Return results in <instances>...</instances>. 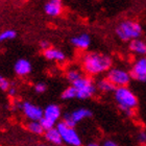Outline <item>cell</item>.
Returning <instances> with one entry per match:
<instances>
[{
	"label": "cell",
	"instance_id": "cell-1",
	"mask_svg": "<svg viewBox=\"0 0 146 146\" xmlns=\"http://www.w3.org/2000/svg\"><path fill=\"white\" fill-rule=\"evenodd\" d=\"M113 60L109 54L101 52H87L82 58V69L87 76H98L112 68Z\"/></svg>",
	"mask_w": 146,
	"mask_h": 146
},
{
	"label": "cell",
	"instance_id": "cell-2",
	"mask_svg": "<svg viewBox=\"0 0 146 146\" xmlns=\"http://www.w3.org/2000/svg\"><path fill=\"white\" fill-rule=\"evenodd\" d=\"M113 95L117 107L124 115L129 117L134 114L135 109L138 107L139 100L133 90H131L128 87H120L115 89Z\"/></svg>",
	"mask_w": 146,
	"mask_h": 146
},
{
	"label": "cell",
	"instance_id": "cell-3",
	"mask_svg": "<svg viewBox=\"0 0 146 146\" xmlns=\"http://www.w3.org/2000/svg\"><path fill=\"white\" fill-rule=\"evenodd\" d=\"M116 36L123 42H131L133 40L141 39L143 28L139 22L134 20L121 21L115 28Z\"/></svg>",
	"mask_w": 146,
	"mask_h": 146
},
{
	"label": "cell",
	"instance_id": "cell-4",
	"mask_svg": "<svg viewBox=\"0 0 146 146\" xmlns=\"http://www.w3.org/2000/svg\"><path fill=\"white\" fill-rule=\"evenodd\" d=\"M73 88L75 89L76 92V98L86 100L89 98H92L96 94L97 88L94 80L87 75H82L80 78H78L76 82L71 84Z\"/></svg>",
	"mask_w": 146,
	"mask_h": 146
},
{
	"label": "cell",
	"instance_id": "cell-5",
	"mask_svg": "<svg viewBox=\"0 0 146 146\" xmlns=\"http://www.w3.org/2000/svg\"><path fill=\"white\" fill-rule=\"evenodd\" d=\"M62 116L63 114H62L61 107L56 104H50L43 110V117L40 122L43 128L45 131H48L50 128L56 126V124L62 119Z\"/></svg>",
	"mask_w": 146,
	"mask_h": 146
},
{
	"label": "cell",
	"instance_id": "cell-6",
	"mask_svg": "<svg viewBox=\"0 0 146 146\" xmlns=\"http://www.w3.org/2000/svg\"><path fill=\"white\" fill-rule=\"evenodd\" d=\"M55 128L61 135L63 144H66L67 146H82V140L78 131H76L75 127L69 126L65 124L63 121H60L56 124Z\"/></svg>",
	"mask_w": 146,
	"mask_h": 146
},
{
	"label": "cell",
	"instance_id": "cell-7",
	"mask_svg": "<svg viewBox=\"0 0 146 146\" xmlns=\"http://www.w3.org/2000/svg\"><path fill=\"white\" fill-rule=\"evenodd\" d=\"M107 78L115 86V88H120V87H127L129 85L131 76L129 71L124 68L112 67L107 72Z\"/></svg>",
	"mask_w": 146,
	"mask_h": 146
},
{
	"label": "cell",
	"instance_id": "cell-8",
	"mask_svg": "<svg viewBox=\"0 0 146 146\" xmlns=\"http://www.w3.org/2000/svg\"><path fill=\"white\" fill-rule=\"evenodd\" d=\"M91 116V110L87 109V108H78V109L73 110L72 112L64 114L62 116V121L64 122L65 124L69 125V126L75 127L76 124L82 122L86 119L90 118Z\"/></svg>",
	"mask_w": 146,
	"mask_h": 146
},
{
	"label": "cell",
	"instance_id": "cell-9",
	"mask_svg": "<svg viewBox=\"0 0 146 146\" xmlns=\"http://www.w3.org/2000/svg\"><path fill=\"white\" fill-rule=\"evenodd\" d=\"M19 109L21 110L25 118L29 121H40L43 117V109L31 101H23L19 104Z\"/></svg>",
	"mask_w": 146,
	"mask_h": 146
},
{
	"label": "cell",
	"instance_id": "cell-10",
	"mask_svg": "<svg viewBox=\"0 0 146 146\" xmlns=\"http://www.w3.org/2000/svg\"><path fill=\"white\" fill-rule=\"evenodd\" d=\"M131 79L139 82H146V56H141L134 62L129 71Z\"/></svg>",
	"mask_w": 146,
	"mask_h": 146
},
{
	"label": "cell",
	"instance_id": "cell-11",
	"mask_svg": "<svg viewBox=\"0 0 146 146\" xmlns=\"http://www.w3.org/2000/svg\"><path fill=\"white\" fill-rule=\"evenodd\" d=\"M43 55L47 61L50 62H55V63H64L67 60L66 53L64 51H62L61 49L54 48V47H49L48 49H46L43 51Z\"/></svg>",
	"mask_w": 146,
	"mask_h": 146
},
{
	"label": "cell",
	"instance_id": "cell-12",
	"mask_svg": "<svg viewBox=\"0 0 146 146\" xmlns=\"http://www.w3.org/2000/svg\"><path fill=\"white\" fill-rule=\"evenodd\" d=\"M71 44H72L75 48L79 50H87L91 45V36L87 33H82V34L74 36L70 40Z\"/></svg>",
	"mask_w": 146,
	"mask_h": 146
},
{
	"label": "cell",
	"instance_id": "cell-13",
	"mask_svg": "<svg viewBox=\"0 0 146 146\" xmlns=\"http://www.w3.org/2000/svg\"><path fill=\"white\" fill-rule=\"evenodd\" d=\"M44 12L49 17H58L63 12L62 0H49L44 5Z\"/></svg>",
	"mask_w": 146,
	"mask_h": 146
},
{
	"label": "cell",
	"instance_id": "cell-14",
	"mask_svg": "<svg viewBox=\"0 0 146 146\" xmlns=\"http://www.w3.org/2000/svg\"><path fill=\"white\" fill-rule=\"evenodd\" d=\"M14 70H15V73L18 76L24 77V76H27L31 72L33 66H31V62L26 60V58H19L18 61L15 63Z\"/></svg>",
	"mask_w": 146,
	"mask_h": 146
},
{
	"label": "cell",
	"instance_id": "cell-15",
	"mask_svg": "<svg viewBox=\"0 0 146 146\" xmlns=\"http://www.w3.org/2000/svg\"><path fill=\"white\" fill-rule=\"evenodd\" d=\"M128 48L133 53L139 55V56H145L146 55V42L142 39L133 40L128 44Z\"/></svg>",
	"mask_w": 146,
	"mask_h": 146
},
{
	"label": "cell",
	"instance_id": "cell-16",
	"mask_svg": "<svg viewBox=\"0 0 146 146\" xmlns=\"http://www.w3.org/2000/svg\"><path fill=\"white\" fill-rule=\"evenodd\" d=\"M44 138L49 144H51L53 146H62V144H63L61 135L55 127L44 131Z\"/></svg>",
	"mask_w": 146,
	"mask_h": 146
},
{
	"label": "cell",
	"instance_id": "cell-17",
	"mask_svg": "<svg viewBox=\"0 0 146 146\" xmlns=\"http://www.w3.org/2000/svg\"><path fill=\"white\" fill-rule=\"evenodd\" d=\"M96 88H97L98 91H100L101 93H104V94H107V93H113L116 89L115 86L113 85L107 77L98 79V82H96Z\"/></svg>",
	"mask_w": 146,
	"mask_h": 146
},
{
	"label": "cell",
	"instance_id": "cell-18",
	"mask_svg": "<svg viewBox=\"0 0 146 146\" xmlns=\"http://www.w3.org/2000/svg\"><path fill=\"white\" fill-rule=\"evenodd\" d=\"M26 129H27L29 133L36 136H41V135H44V131L45 129L43 128L42 124L40 121H29L26 124Z\"/></svg>",
	"mask_w": 146,
	"mask_h": 146
},
{
	"label": "cell",
	"instance_id": "cell-19",
	"mask_svg": "<svg viewBox=\"0 0 146 146\" xmlns=\"http://www.w3.org/2000/svg\"><path fill=\"white\" fill-rule=\"evenodd\" d=\"M82 76V71H79L76 68H71V69L67 70V72H66V78H67V80L70 84H73L74 82H76Z\"/></svg>",
	"mask_w": 146,
	"mask_h": 146
},
{
	"label": "cell",
	"instance_id": "cell-20",
	"mask_svg": "<svg viewBox=\"0 0 146 146\" xmlns=\"http://www.w3.org/2000/svg\"><path fill=\"white\" fill-rule=\"evenodd\" d=\"M61 97H62V99H64V100H72V99L76 98L75 89L73 88L72 86H69V87H67L64 91L62 92Z\"/></svg>",
	"mask_w": 146,
	"mask_h": 146
},
{
	"label": "cell",
	"instance_id": "cell-21",
	"mask_svg": "<svg viewBox=\"0 0 146 146\" xmlns=\"http://www.w3.org/2000/svg\"><path fill=\"white\" fill-rule=\"evenodd\" d=\"M17 36V31L14 29H5L0 33V42H5L9 40L15 39Z\"/></svg>",
	"mask_w": 146,
	"mask_h": 146
},
{
	"label": "cell",
	"instance_id": "cell-22",
	"mask_svg": "<svg viewBox=\"0 0 146 146\" xmlns=\"http://www.w3.org/2000/svg\"><path fill=\"white\" fill-rule=\"evenodd\" d=\"M11 88V82L5 78L3 77L2 75H0V89L2 91H9V89Z\"/></svg>",
	"mask_w": 146,
	"mask_h": 146
},
{
	"label": "cell",
	"instance_id": "cell-23",
	"mask_svg": "<svg viewBox=\"0 0 146 146\" xmlns=\"http://www.w3.org/2000/svg\"><path fill=\"white\" fill-rule=\"evenodd\" d=\"M35 91L38 94H43V93H45L47 91V86L44 82H38V84L35 85Z\"/></svg>",
	"mask_w": 146,
	"mask_h": 146
},
{
	"label": "cell",
	"instance_id": "cell-24",
	"mask_svg": "<svg viewBox=\"0 0 146 146\" xmlns=\"http://www.w3.org/2000/svg\"><path fill=\"white\" fill-rule=\"evenodd\" d=\"M137 141L140 145H144L146 144V131H140L137 134Z\"/></svg>",
	"mask_w": 146,
	"mask_h": 146
},
{
	"label": "cell",
	"instance_id": "cell-25",
	"mask_svg": "<svg viewBox=\"0 0 146 146\" xmlns=\"http://www.w3.org/2000/svg\"><path fill=\"white\" fill-rule=\"evenodd\" d=\"M101 146H120V145H119V143H117L115 140L107 139V140L104 141V143L101 144Z\"/></svg>",
	"mask_w": 146,
	"mask_h": 146
},
{
	"label": "cell",
	"instance_id": "cell-26",
	"mask_svg": "<svg viewBox=\"0 0 146 146\" xmlns=\"http://www.w3.org/2000/svg\"><path fill=\"white\" fill-rule=\"evenodd\" d=\"M50 47V44H49L48 41H46V40H42L41 42H40V48L43 49V51L46 50V49H48Z\"/></svg>",
	"mask_w": 146,
	"mask_h": 146
},
{
	"label": "cell",
	"instance_id": "cell-27",
	"mask_svg": "<svg viewBox=\"0 0 146 146\" xmlns=\"http://www.w3.org/2000/svg\"><path fill=\"white\" fill-rule=\"evenodd\" d=\"M9 96H15L16 94H17V90H16V88L15 87H12L11 86V88L9 89Z\"/></svg>",
	"mask_w": 146,
	"mask_h": 146
},
{
	"label": "cell",
	"instance_id": "cell-28",
	"mask_svg": "<svg viewBox=\"0 0 146 146\" xmlns=\"http://www.w3.org/2000/svg\"><path fill=\"white\" fill-rule=\"evenodd\" d=\"M85 146H101V144H99L98 142H89Z\"/></svg>",
	"mask_w": 146,
	"mask_h": 146
},
{
	"label": "cell",
	"instance_id": "cell-29",
	"mask_svg": "<svg viewBox=\"0 0 146 146\" xmlns=\"http://www.w3.org/2000/svg\"><path fill=\"white\" fill-rule=\"evenodd\" d=\"M36 146H51V145H48V144H44V143H41V144H38Z\"/></svg>",
	"mask_w": 146,
	"mask_h": 146
},
{
	"label": "cell",
	"instance_id": "cell-30",
	"mask_svg": "<svg viewBox=\"0 0 146 146\" xmlns=\"http://www.w3.org/2000/svg\"><path fill=\"white\" fill-rule=\"evenodd\" d=\"M140 146H146V144H144V145H140Z\"/></svg>",
	"mask_w": 146,
	"mask_h": 146
}]
</instances>
